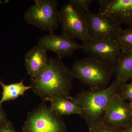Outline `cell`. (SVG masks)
I'll return each mask as SVG.
<instances>
[{"label": "cell", "instance_id": "cell-2", "mask_svg": "<svg viewBox=\"0 0 132 132\" xmlns=\"http://www.w3.org/2000/svg\"><path fill=\"white\" fill-rule=\"evenodd\" d=\"M124 82L115 79L107 87L98 91H84L77 94L70 100L81 109V118L88 128L100 120L113 97L119 93Z\"/></svg>", "mask_w": 132, "mask_h": 132}, {"label": "cell", "instance_id": "cell-4", "mask_svg": "<svg viewBox=\"0 0 132 132\" xmlns=\"http://www.w3.org/2000/svg\"><path fill=\"white\" fill-rule=\"evenodd\" d=\"M46 101L28 114L22 132H67L62 116L55 113Z\"/></svg>", "mask_w": 132, "mask_h": 132}, {"label": "cell", "instance_id": "cell-20", "mask_svg": "<svg viewBox=\"0 0 132 132\" xmlns=\"http://www.w3.org/2000/svg\"><path fill=\"white\" fill-rule=\"evenodd\" d=\"M0 132H16L14 129L12 122L9 120L0 125Z\"/></svg>", "mask_w": 132, "mask_h": 132}, {"label": "cell", "instance_id": "cell-7", "mask_svg": "<svg viewBox=\"0 0 132 132\" xmlns=\"http://www.w3.org/2000/svg\"><path fill=\"white\" fill-rule=\"evenodd\" d=\"M81 49L90 57L113 66L121 53L118 42L113 38L90 39L83 43Z\"/></svg>", "mask_w": 132, "mask_h": 132}, {"label": "cell", "instance_id": "cell-6", "mask_svg": "<svg viewBox=\"0 0 132 132\" xmlns=\"http://www.w3.org/2000/svg\"><path fill=\"white\" fill-rule=\"evenodd\" d=\"M59 22L62 34L83 43L90 40L87 15L69 3L59 11Z\"/></svg>", "mask_w": 132, "mask_h": 132}, {"label": "cell", "instance_id": "cell-3", "mask_svg": "<svg viewBox=\"0 0 132 132\" xmlns=\"http://www.w3.org/2000/svg\"><path fill=\"white\" fill-rule=\"evenodd\" d=\"M71 71L74 78L93 91L107 87L114 74V66L90 57L76 61Z\"/></svg>", "mask_w": 132, "mask_h": 132}, {"label": "cell", "instance_id": "cell-14", "mask_svg": "<svg viewBox=\"0 0 132 132\" xmlns=\"http://www.w3.org/2000/svg\"><path fill=\"white\" fill-rule=\"evenodd\" d=\"M24 82L22 80L19 82L5 85L0 80V85L2 88V95L0 99L1 107H2L4 102L15 100L23 95L28 90L31 89V86H25Z\"/></svg>", "mask_w": 132, "mask_h": 132}, {"label": "cell", "instance_id": "cell-13", "mask_svg": "<svg viewBox=\"0 0 132 132\" xmlns=\"http://www.w3.org/2000/svg\"><path fill=\"white\" fill-rule=\"evenodd\" d=\"M116 79L122 82L132 80V52L121 53L114 65Z\"/></svg>", "mask_w": 132, "mask_h": 132}, {"label": "cell", "instance_id": "cell-8", "mask_svg": "<svg viewBox=\"0 0 132 132\" xmlns=\"http://www.w3.org/2000/svg\"><path fill=\"white\" fill-rule=\"evenodd\" d=\"M37 45L46 52H54L61 59L71 56L82 47V45L77 43L73 38L62 34L57 35L53 32L39 38Z\"/></svg>", "mask_w": 132, "mask_h": 132}, {"label": "cell", "instance_id": "cell-1", "mask_svg": "<svg viewBox=\"0 0 132 132\" xmlns=\"http://www.w3.org/2000/svg\"><path fill=\"white\" fill-rule=\"evenodd\" d=\"M74 78L62 59L48 58L47 67L36 79L30 80L31 90L43 101L56 98L70 100Z\"/></svg>", "mask_w": 132, "mask_h": 132}, {"label": "cell", "instance_id": "cell-10", "mask_svg": "<svg viewBox=\"0 0 132 132\" xmlns=\"http://www.w3.org/2000/svg\"><path fill=\"white\" fill-rule=\"evenodd\" d=\"M88 31L90 39H115L122 28L105 15L90 12L87 15Z\"/></svg>", "mask_w": 132, "mask_h": 132}, {"label": "cell", "instance_id": "cell-21", "mask_svg": "<svg viewBox=\"0 0 132 132\" xmlns=\"http://www.w3.org/2000/svg\"><path fill=\"white\" fill-rule=\"evenodd\" d=\"M7 120L6 112L2 107H0V125Z\"/></svg>", "mask_w": 132, "mask_h": 132}, {"label": "cell", "instance_id": "cell-9", "mask_svg": "<svg viewBox=\"0 0 132 132\" xmlns=\"http://www.w3.org/2000/svg\"><path fill=\"white\" fill-rule=\"evenodd\" d=\"M102 118L111 127L123 129L132 123V114L127 102L118 93L109 104Z\"/></svg>", "mask_w": 132, "mask_h": 132}, {"label": "cell", "instance_id": "cell-17", "mask_svg": "<svg viewBox=\"0 0 132 132\" xmlns=\"http://www.w3.org/2000/svg\"><path fill=\"white\" fill-rule=\"evenodd\" d=\"M123 129L111 127L104 123L101 118L88 128V132H122Z\"/></svg>", "mask_w": 132, "mask_h": 132}, {"label": "cell", "instance_id": "cell-12", "mask_svg": "<svg viewBox=\"0 0 132 132\" xmlns=\"http://www.w3.org/2000/svg\"><path fill=\"white\" fill-rule=\"evenodd\" d=\"M47 52L38 45L34 46L26 53L24 65L30 80L39 77L47 67L48 58Z\"/></svg>", "mask_w": 132, "mask_h": 132}, {"label": "cell", "instance_id": "cell-19", "mask_svg": "<svg viewBox=\"0 0 132 132\" xmlns=\"http://www.w3.org/2000/svg\"><path fill=\"white\" fill-rule=\"evenodd\" d=\"M119 94L125 101H132V80L129 83L124 82L121 85Z\"/></svg>", "mask_w": 132, "mask_h": 132}, {"label": "cell", "instance_id": "cell-18", "mask_svg": "<svg viewBox=\"0 0 132 132\" xmlns=\"http://www.w3.org/2000/svg\"><path fill=\"white\" fill-rule=\"evenodd\" d=\"M94 2L93 0H70L69 1V3L87 15L91 12L90 6Z\"/></svg>", "mask_w": 132, "mask_h": 132}, {"label": "cell", "instance_id": "cell-23", "mask_svg": "<svg viewBox=\"0 0 132 132\" xmlns=\"http://www.w3.org/2000/svg\"><path fill=\"white\" fill-rule=\"evenodd\" d=\"M128 105L129 108L130 109V111H131L132 114V101L128 102Z\"/></svg>", "mask_w": 132, "mask_h": 132}, {"label": "cell", "instance_id": "cell-5", "mask_svg": "<svg viewBox=\"0 0 132 132\" xmlns=\"http://www.w3.org/2000/svg\"><path fill=\"white\" fill-rule=\"evenodd\" d=\"M57 0H35L24 12L26 23L42 31L53 32L59 26V11Z\"/></svg>", "mask_w": 132, "mask_h": 132}, {"label": "cell", "instance_id": "cell-16", "mask_svg": "<svg viewBox=\"0 0 132 132\" xmlns=\"http://www.w3.org/2000/svg\"><path fill=\"white\" fill-rule=\"evenodd\" d=\"M121 53L132 52V25L122 29L116 38Z\"/></svg>", "mask_w": 132, "mask_h": 132}, {"label": "cell", "instance_id": "cell-11", "mask_svg": "<svg viewBox=\"0 0 132 132\" xmlns=\"http://www.w3.org/2000/svg\"><path fill=\"white\" fill-rule=\"evenodd\" d=\"M99 13L118 25H132V0H98Z\"/></svg>", "mask_w": 132, "mask_h": 132}, {"label": "cell", "instance_id": "cell-22", "mask_svg": "<svg viewBox=\"0 0 132 132\" xmlns=\"http://www.w3.org/2000/svg\"><path fill=\"white\" fill-rule=\"evenodd\" d=\"M122 132H132V122L125 128H123Z\"/></svg>", "mask_w": 132, "mask_h": 132}, {"label": "cell", "instance_id": "cell-15", "mask_svg": "<svg viewBox=\"0 0 132 132\" xmlns=\"http://www.w3.org/2000/svg\"><path fill=\"white\" fill-rule=\"evenodd\" d=\"M50 106L52 110L58 115L67 116L81 113V109L70 100L64 98H56L50 100Z\"/></svg>", "mask_w": 132, "mask_h": 132}]
</instances>
